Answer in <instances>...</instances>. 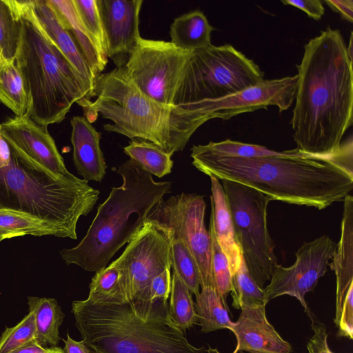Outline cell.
I'll use <instances>...</instances> for the list:
<instances>
[{"mask_svg":"<svg viewBox=\"0 0 353 353\" xmlns=\"http://www.w3.org/2000/svg\"><path fill=\"white\" fill-rule=\"evenodd\" d=\"M206 353H221L216 348H212L211 347H208L206 350ZM232 353H239L236 352H233Z\"/></svg>","mask_w":353,"mask_h":353,"instance_id":"47","label":"cell"},{"mask_svg":"<svg viewBox=\"0 0 353 353\" xmlns=\"http://www.w3.org/2000/svg\"><path fill=\"white\" fill-rule=\"evenodd\" d=\"M338 336L352 339L353 336V288L345 296L337 323Z\"/></svg>","mask_w":353,"mask_h":353,"instance_id":"40","label":"cell"},{"mask_svg":"<svg viewBox=\"0 0 353 353\" xmlns=\"http://www.w3.org/2000/svg\"><path fill=\"white\" fill-rule=\"evenodd\" d=\"M28 305L35 317V342L43 347H56L61 340L59 327L65 316L57 300L28 296Z\"/></svg>","mask_w":353,"mask_h":353,"instance_id":"25","label":"cell"},{"mask_svg":"<svg viewBox=\"0 0 353 353\" xmlns=\"http://www.w3.org/2000/svg\"><path fill=\"white\" fill-rule=\"evenodd\" d=\"M0 102L17 117L27 115L28 96L15 59L3 60L0 65Z\"/></svg>","mask_w":353,"mask_h":353,"instance_id":"28","label":"cell"},{"mask_svg":"<svg viewBox=\"0 0 353 353\" xmlns=\"http://www.w3.org/2000/svg\"><path fill=\"white\" fill-rule=\"evenodd\" d=\"M192 52L170 41L141 37L123 66L133 83L157 102L174 105Z\"/></svg>","mask_w":353,"mask_h":353,"instance_id":"10","label":"cell"},{"mask_svg":"<svg viewBox=\"0 0 353 353\" xmlns=\"http://www.w3.org/2000/svg\"><path fill=\"white\" fill-rule=\"evenodd\" d=\"M73 2L83 25L101 52L107 56L105 33L97 0H73Z\"/></svg>","mask_w":353,"mask_h":353,"instance_id":"36","label":"cell"},{"mask_svg":"<svg viewBox=\"0 0 353 353\" xmlns=\"http://www.w3.org/2000/svg\"><path fill=\"white\" fill-rule=\"evenodd\" d=\"M48 353H64L63 350L59 347H49Z\"/></svg>","mask_w":353,"mask_h":353,"instance_id":"46","label":"cell"},{"mask_svg":"<svg viewBox=\"0 0 353 353\" xmlns=\"http://www.w3.org/2000/svg\"><path fill=\"white\" fill-rule=\"evenodd\" d=\"M200 151L218 157L259 158L292 154L294 150L282 152L270 150L264 146L245 143L227 139L219 142H210L206 145H197Z\"/></svg>","mask_w":353,"mask_h":353,"instance_id":"32","label":"cell"},{"mask_svg":"<svg viewBox=\"0 0 353 353\" xmlns=\"http://www.w3.org/2000/svg\"><path fill=\"white\" fill-rule=\"evenodd\" d=\"M209 232L212 241L211 266L214 288L221 296L225 307L228 308L227 297L232 290V272L230 264L216 239L210 223Z\"/></svg>","mask_w":353,"mask_h":353,"instance_id":"35","label":"cell"},{"mask_svg":"<svg viewBox=\"0 0 353 353\" xmlns=\"http://www.w3.org/2000/svg\"><path fill=\"white\" fill-rule=\"evenodd\" d=\"M343 201L341 237L328 264L334 271L336 280V312L334 322L338 321L343 300L353 288V197L348 194Z\"/></svg>","mask_w":353,"mask_h":353,"instance_id":"20","label":"cell"},{"mask_svg":"<svg viewBox=\"0 0 353 353\" xmlns=\"http://www.w3.org/2000/svg\"><path fill=\"white\" fill-rule=\"evenodd\" d=\"M70 123L73 161L78 173L88 182H101L107 168L100 148L101 134L84 116L74 117Z\"/></svg>","mask_w":353,"mask_h":353,"instance_id":"19","label":"cell"},{"mask_svg":"<svg viewBox=\"0 0 353 353\" xmlns=\"http://www.w3.org/2000/svg\"><path fill=\"white\" fill-rule=\"evenodd\" d=\"M35 317L30 312L17 325L6 327L0 338V353H10L35 339Z\"/></svg>","mask_w":353,"mask_h":353,"instance_id":"37","label":"cell"},{"mask_svg":"<svg viewBox=\"0 0 353 353\" xmlns=\"http://www.w3.org/2000/svg\"><path fill=\"white\" fill-rule=\"evenodd\" d=\"M205 208L202 195L181 193L165 200L161 199L146 219L168 228L183 241L197 265L201 288H214L212 241L209 230L205 225Z\"/></svg>","mask_w":353,"mask_h":353,"instance_id":"11","label":"cell"},{"mask_svg":"<svg viewBox=\"0 0 353 353\" xmlns=\"http://www.w3.org/2000/svg\"><path fill=\"white\" fill-rule=\"evenodd\" d=\"M336 243L327 235L304 243L295 253L296 261L290 267L277 264L270 283L263 288L267 303L283 295L295 297L305 312L309 307L305 296L314 291L319 279L327 270Z\"/></svg>","mask_w":353,"mask_h":353,"instance_id":"13","label":"cell"},{"mask_svg":"<svg viewBox=\"0 0 353 353\" xmlns=\"http://www.w3.org/2000/svg\"><path fill=\"white\" fill-rule=\"evenodd\" d=\"M213 30L201 11H192L174 19L170 26V42L180 49L193 52L212 45Z\"/></svg>","mask_w":353,"mask_h":353,"instance_id":"23","label":"cell"},{"mask_svg":"<svg viewBox=\"0 0 353 353\" xmlns=\"http://www.w3.org/2000/svg\"><path fill=\"white\" fill-rule=\"evenodd\" d=\"M20 37L19 19L10 0H0V54L4 61L15 59Z\"/></svg>","mask_w":353,"mask_h":353,"instance_id":"34","label":"cell"},{"mask_svg":"<svg viewBox=\"0 0 353 353\" xmlns=\"http://www.w3.org/2000/svg\"><path fill=\"white\" fill-rule=\"evenodd\" d=\"M26 234L52 235L76 239L65 228L48 221L23 212L0 210V236L2 240Z\"/></svg>","mask_w":353,"mask_h":353,"instance_id":"24","label":"cell"},{"mask_svg":"<svg viewBox=\"0 0 353 353\" xmlns=\"http://www.w3.org/2000/svg\"><path fill=\"white\" fill-rule=\"evenodd\" d=\"M352 32H351L349 44L347 46V52L350 59H352Z\"/></svg>","mask_w":353,"mask_h":353,"instance_id":"45","label":"cell"},{"mask_svg":"<svg viewBox=\"0 0 353 353\" xmlns=\"http://www.w3.org/2000/svg\"><path fill=\"white\" fill-rule=\"evenodd\" d=\"M72 312L91 353H206L172 321L165 300L75 301Z\"/></svg>","mask_w":353,"mask_h":353,"instance_id":"3","label":"cell"},{"mask_svg":"<svg viewBox=\"0 0 353 353\" xmlns=\"http://www.w3.org/2000/svg\"><path fill=\"white\" fill-rule=\"evenodd\" d=\"M232 306L235 309L247 307L266 305L264 291L250 275L244 259L241 257L240 264L232 274Z\"/></svg>","mask_w":353,"mask_h":353,"instance_id":"31","label":"cell"},{"mask_svg":"<svg viewBox=\"0 0 353 353\" xmlns=\"http://www.w3.org/2000/svg\"><path fill=\"white\" fill-rule=\"evenodd\" d=\"M325 2L341 16L352 23L353 21L352 0H325Z\"/></svg>","mask_w":353,"mask_h":353,"instance_id":"42","label":"cell"},{"mask_svg":"<svg viewBox=\"0 0 353 353\" xmlns=\"http://www.w3.org/2000/svg\"><path fill=\"white\" fill-rule=\"evenodd\" d=\"M103 23L106 55L117 68L127 63L139 39L143 0H97Z\"/></svg>","mask_w":353,"mask_h":353,"instance_id":"15","label":"cell"},{"mask_svg":"<svg viewBox=\"0 0 353 353\" xmlns=\"http://www.w3.org/2000/svg\"><path fill=\"white\" fill-rule=\"evenodd\" d=\"M99 195L88 181L59 176L12 147L0 128V210L48 221L77 239L78 220L93 209Z\"/></svg>","mask_w":353,"mask_h":353,"instance_id":"5","label":"cell"},{"mask_svg":"<svg viewBox=\"0 0 353 353\" xmlns=\"http://www.w3.org/2000/svg\"><path fill=\"white\" fill-rule=\"evenodd\" d=\"M0 125L3 137L12 147L59 176H74L66 169L47 127L28 115L8 118Z\"/></svg>","mask_w":353,"mask_h":353,"instance_id":"16","label":"cell"},{"mask_svg":"<svg viewBox=\"0 0 353 353\" xmlns=\"http://www.w3.org/2000/svg\"><path fill=\"white\" fill-rule=\"evenodd\" d=\"M168 307L172 322L182 331L198 323L192 292L174 272L171 278Z\"/></svg>","mask_w":353,"mask_h":353,"instance_id":"30","label":"cell"},{"mask_svg":"<svg viewBox=\"0 0 353 353\" xmlns=\"http://www.w3.org/2000/svg\"><path fill=\"white\" fill-rule=\"evenodd\" d=\"M311 321L313 336L307 343L308 353H334L328 346L326 325L319 321L310 308L305 312Z\"/></svg>","mask_w":353,"mask_h":353,"instance_id":"38","label":"cell"},{"mask_svg":"<svg viewBox=\"0 0 353 353\" xmlns=\"http://www.w3.org/2000/svg\"><path fill=\"white\" fill-rule=\"evenodd\" d=\"M65 346L63 347L64 353H91L90 350L85 345L84 341H77L73 340L67 333V339L64 340Z\"/></svg>","mask_w":353,"mask_h":353,"instance_id":"43","label":"cell"},{"mask_svg":"<svg viewBox=\"0 0 353 353\" xmlns=\"http://www.w3.org/2000/svg\"><path fill=\"white\" fill-rule=\"evenodd\" d=\"M1 241H2V239H1V236H0V242H1Z\"/></svg>","mask_w":353,"mask_h":353,"instance_id":"49","label":"cell"},{"mask_svg":"<svg viewBox=\"0 0 353 353\" xmlns=\"http://www.w3.org/2000/svg\"><path fill=\"white\" fill-rule=\"evenodd\" d=\"M194 307L201 331L208 333L221 329L230 330L233 322L226 307L216 290L210 286L201 287L195 296Z\"/></svg>","mask_w":353,"mask_h":353,"instance_id":"26","label":"cell"},{"mask_svg":"<svg viewBox=\"0 0 353 353\" xmlns=\"http://www.w3.org/2000/svg\"><path fill=\"white\" fill-rule=\"evenodd\" d=\"M94 97V101L78 103L91 123L101 114L112 121L103 125L105 131L150 142L172 156L183 150L207 121L196 111L166 105L148 97L129 79L123 67L97 77Z\"/></svg>","mask_w":353,"mask_h":353,"instance_id":"4","label":"cell"},{"mask_svg":"<svg viewBox=\"0 0 353 353\" xmlns=\"http://www.w3.org/2000/svg\"><path fill=\"white\" fill-rule=\"evenodd\" d=\"M3 59L0 54V65H1L2 62H3Z\"/></svg>","mask_w":353,"mask_h":353,"instance_id":"48","label":"cell"},{"mask_svg":"<svg viewBox=\"0 0 353 353\" xmlns=\"http://www.w3.org/2000/svg\"><path fill=\"white\" fill-rule=\"evenodd\" d=\"M281 2L303 10L315 20L320 19L325 12L322 2L319 0H284Z\"/></svg>","mask_w":353,"mask_h":353,"instance_id":"41","label":"cell"},{"mask_svg":"<svg viewBox=\"0 0 353 353\" xmlns=\"http://www.w3.org/2000/svg\"><path fill=\"white\" fill-rule=\"evenodd\" d=\"M192 165L210 177L252 188L272 201L322 210L341 201L353 189L352 138L331 156L294 149L290 155L259 158L218 157L191 149Z\"/></svg>","mask_w":353,"mask_h":353,"instance_id":"2","label":"cell"},{"mask_svg":"<svg viewBox=\"0 0 353 353\" xmlns=\"http://www.w3.org/2000/svg\"><path fill=\"white\" fill-rule=\"evenodd\" d=\"M117 172L123 183L112 188L107 199L97 208L85 236L77 246L60 251L67 265L94 272L105 268L142 227L154 207L171 192L170 182L155 181L131 159L121 164Z\"/></svg>","mask_w":353,"mask_h":353,"instance_id":"6","label":"cell"},{"mask_svg":"<svg viewBox=\"0 0 353 353\" xmlns=\"http://www.w3.org/2000/svg\"><path fill=\"white\" fill-rule=\"evenodd\" d=\"M86 300L92 303L128 301L123 276L116 261L95 272Z\"/></svg>","mask_w":353,"mask_h":353,"instance_id":"27","label":"cell"},{"mask_svg":"<svg viewBox=\"0 0 353 353\" xmlns=\"http://www.w3.org/2000/svg\"><path fill=\"white\" fill-rule=\"evenodd\" d=\"M297 74L258 84L232 95L194 105L189 109L200 113L208 121L212 119L228 120L245 112L277 106L280 112L292 105L297 87Z\"/></svg>","mask_w":353,"mask_h":353,"instance_id":"14","label":"cell"},{"mask_svg":"<svg viewBox=\"0 0 353 353\" xmlns=\"http://www.w3.org/2000/svg\"><path fill=\"white\" fill-rule=\"evenodd\" d=\"M27 3L41 30L81 75L91 99L94 97L97 77L49 0H27Z\"/></svg>","mask_w":353,"mask_h":353,"instance_id":"18","label":"cell"},{"mask_svg":"<svg viewBox=\"0 0 353 353\" xmlns=\"http://www.w3.org/2000/svg\"><path fill=\"white\" fill-rule=\"evenodd\" d=\"M172 232L146 219L115 261L121 270L127 301H145L151 280L171 268Z\"/></svg>","mask_w":353,"mask_h":353,"instance_id":"12","label":"cell"},{"mask_svg":"<svg viewBox=\"0 0 353 353\" xmlns=\"http://www.w3.org/2000/svg\"><path fill=\"white\" fill-rule=\"evenodd\" d=\"M221 181L245 265L254 281L263 289L278 264L267 222L268 205L272 199L252 188Z\"/></svg>","mask_w":353,"mask_h":353,"instance_id":"9","label":"cell"},{"mask_svg":"<svg viewBox=\"0 0 353 353\" xmlns=\"http://www.w3.org/2000/svg\"><path fill=\"white\" fill-rule=\"evenodd\" d=\"M123 151L143 170L159 178L169 174L172 171V155L154 143L132 140Z\"/></svg>","mask_w":353,"mask_h":353,"instance_id":"29","label":"cell"},{"mask_svg":"<svg viewBox=\"0 0 353 353\" xmlns=\"http://www.w3.org/2000/svg\"><path fill=\"white\" fill-rule=\"evenodd\" d=\"M210 178L212 192L210 223L212 225L216 239L228 260L232 274L240 264L242 253L235 237L222 184L218 179L212 176Z\"/></svg>","mask_w":353,"mask_h":353,"instance_id":"21","label":"cell"},{"mask_svg":"<svg viewBox=\"0 0 353 353\" xmlns=\"http://www.w3.org/2000/svg\"><path fill=\"white\" fill-rule=\"evenodd\" d=\"M297 70L291 120L296 149L312 156L333 155L352 125V59L341 32L327 28L310 39Z\"/></svg>","mask_w":353,"mask_h":353,"instance_id":"1","label":"cell"},{"mask_svg":"<svg viewBox=\"0 0 353 353\" xmlns=\"http://www.w3.org/2000/svg\"><path fill=\"white\" fill-rule=\"evenodd\" d=\"M49 1L97 78L105 68L108 62V57L101 52L94 40L83 25L73 0H49Z\"/></svg>","mask_w":353,"mask_h":353,"instance_id":"22","label":"cell"},{"mask_svg":"<svg viewBox=\"0 0 353 353\" xmlns=\"http://www.w3.org/2000/svg\"><path fill=\"white\" fill-rule=\"evenodd\" d=\"M236 339L234 352L249 353H290L291 345L269 323L265 305L241 309L230 329Z\"/></svg>","mask_w":353,"mask_h":353,"instance_id":"17","label":"cell"},{"mask_svg":"<svg viewBox=\"0 0 353 353\" xmlns=\"http://www.w3.org/2000/svg\"><path fill=\"white\" fill-rule=\"evenodd\" d=\"M49 347H43L33 341L10 353H48Z\"/></svg>","mask_w":353,"mask_h":353,"instance_id":"44","label":"cell"},{"mask_svg":"<svg viewBox=\"0 0 353 353\" xmlns=\"http://www.w3.org/2000/svg\"><path fill=\"white\" fill-rule=\"evenodd\" d=\"M170 291V270L167 269L151 280L146 290L145 301H168Z\"/></svg>","mask_w":353,"mask_h":353,"instance_id":"39","label":"cell"},{"mask_svg":"<svg viewBox=\"0 0 353 353\" xmlns=\"http://www.w3.org/2000/svg\"><path fill=\"white\" fill-rule=\"evenodd\" d=\"M20 21L15 63L28 96L27 115L40 125L61 123L72 105L91 100L83 79L49 39L26 1L10 0Z\"/></svg>","mask_w":353,"mask_h":353,"instance_id":"7","label":"cell"},{"mask_svg":"<svg viewBox=\"0 0 353 353\" xmlns=\"http://www.w3.org/2000/svg\"><path fill=\"white\" fill-rule=\"evenodd\" d=\"M171 268L192 294L200 292V274L194 257L183 241L172 233Z\"/></svg>","mask_w":353,"mask_h":353,"instance_id":"33","label":"cell"},{"mask_svg":"<svg viewBox=\"0 0 353 353\" xmlns=\"http://www.w3.org/2000/svg\"><path fill=\"white\" fill-rule=\"evenodd\" d=\"M263 79L259 65L232 46L211 45L192 52L174 105L189 109L232 95Z\"/></svg>","mask_w":353,"mask_h":353,"instance_id":"8","label":"cell"}]
</instances>
